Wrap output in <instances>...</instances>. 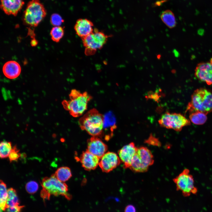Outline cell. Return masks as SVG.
Here are the masks:
<instances>
[{"instance_id": "cell-1", "label": "cell", "mask_w": 212, "mask_h": 212, "mask_svg": "<svg viewBox=\"0 0 212 212\" xmlns=\"http://www.w3.org/2000/svg\"><path fill=\"white\" fill-rule=\"evenodd\" d=\"M104 120V115L96 109L89 110L78 120L81 129L85 130L92 136L102 138Z\"/></svg>"}, {"instance_id": "cell-2", "label": "cell", "mask_w": 212, "mask_h": 212, "mask_svg": "<svg viewBox=\"0 0 212 212\" xmlns=\"http://www.w3.org/2000/svg\"><path fill=\"white\" fill-rule=\"evenodd\" d=\"M69 100L62 102L64 108L69 111L74 117L81 115L87 109L89 102L92 97L87 92H82L76 89L71 90L69 95Z\"/></svg>"}, {"instance_id": "cell-3", "label": "cell", "mask_w": 212, "mask_h": 212, "mask_svg": "<svg viewBox=\"0 0 212 212\" xmlns=\"http://www.w3.org/2000/svg\"><path fill=\"white\" fill-rule=\"evenodd\" d=\"M41 184L42 189L40 192V196L44 200H49L51 195L62 196L68 200H70L72 198L68 193L67 185L59 180L53 174L50 177L43 178Z\"/></svg>"}, {"instance_id": "cell-4", "label": "cell", "mask_w": 212, "mask_h": 212, "mask_svg": "<svg viewBox=\"0 0 212 212\" xmlns=\"http://www.w3.org/2000/svg\"><path fill=\"white\" fill-rule=\"evenodd\" d=\"M196 111L206 114L212 111V92L204 88L196 90L191 96L186 111Z\"/></svg>"}, {"instance_id": "cell-5", "label": "cell", "mask_w": 212, "mask_h": 212, "mask_svg": "<svg viewBox=\"0 0 212 212\" xmlns=\"http://www.w3.org/2000/svg\"><path fill=\"white\" fill-rule=\"evenodd\" d=\"M47 11L39 0H31L28 3L22 16L26 25L32 27L37 26L46 16Z\"/></svg>"}, {"instance_id": "cell-6", "label": "cell", "mask_w": 212, "mask_h": 212, "mask_svg": "<svg viewBox=\"0 0 212 212\" xmlns=\"http://www.w3.org/2000/svg\"><path fill=\"white\" fill-rule=\"evenodd\" d=\"M154 163L153 155L147 148L144 146L138 147L129 168L136 173L146 172Z\"/></svg>"}, {"instance_id": "cell-7", "label": "cell", "mask_w": 212, "mask_h": 212, "mask_svg": "<svg viewBox=\"0 0 212 212\" xmlns=\"http://www.w3.org/2000/svg\"><path fill=\"white\" fill-rule=\"evenodd\" d=\"M173 180L177 190L181 191L184 196L188 197L191 194L197 193L198 189L195 186L193 177L190 173L189 169H184Z\"/></svg>"}, {"instance_id": "cell-8", "label": "cell", "mask_w": 212, "mask_h": 212, "mask_svg": "<svg viewBox=\"0 0 212 212\" xmlns=\"http://www.w3.org/2000/svg\"><path fill=\"white\" fill-rule=\"evenodd\" d=\"M109 36L102 32L95 29L89 35L82 38L85 48V53L87 55L94 54L98 49H101L107 40Z\"/></svg>"}, {"instance_id": "cell-9", "label": "cell", "mask_w": 212, "mask_h": 212, "mask_svg": "<svg viewBox=\"0 0 212 212\" xmlns=\"http://www.w3.org/2000/svg\"><path fill=\"white\" fill-rule=\"evenodd\" d=\"M158 122L160 126L177 131H181L184 127L191 124L190 121L183 115L168 112L163 114Z\"/></svg>"}, {"instance_id": "cell-10", "label": "cell", "mask_w": 212, "mask_h": 212, "mask_svg": "<svg viewBox=\"0 0 212 212\" xmlns=\"http://www.w3.org/2000/svg\"><path fill=\"white\" fill-rule=\"evenodd\" d=\"M194 75L198 80L208 85L212 84V59L209 61L198 63L195 69Z\"/></svg>"}, {"instance_id": "cell-11", "label": "cell", "mask_w": 212, "mask_h": 212, "mask_svg": "<svg viewBox=\"0 0 212 212\" xmlns=\"http://www.w3.org/2000/svg\"><path fill=\"white\" fill-rule=\"evenodd\" d=\"M99 165L102 171L109 173L117 167L121 161L119 156L115 153L106 152L100 158Z\"/></svg>"}, {"instance_id": "cell-12", "label": "cell", "mask_w": 212, "mask_h": 212, "mask_svg": "<svg viewBox=\"0 0 212 212\" xmlns=\"http://www.w3.org/2000/svg\"><path fill=\"white\" fill-rule=\"evenodd\" d=\"M138 148L133 142H131L123 146L118 151V156L124 168H130Z\"/></svg>"}, {"instance_id": "cell-13", "label": "cell", "mask_w": 212, "mask_h": 212, "mask_svg": "<svg viewBox=\"0 0 212 212\" xmlns=\"http://www.w3.org/2000/svg\"><path fill=\"white\" fill-rule=\"evenodd\" d=\"M87 149L100 159L106 153L108 148L99 137L92 136L87 140Z\"/></svg>"}, {"instance_id": "cell-14", "label": "cell", "mask_w": 212, "mask_h": 212, "mask_svg": "<svg viewBox=\"0 0 212 212\" xmlns=\"http://www.w3.org/2000/svg\"><path fill=\"white\" fill-rule=\"evenodd\" d=\"M24 3L23 0H1L0 8L5 14L16 16Z\"/></svg>"}, {"instance_id": "cell-15", "label": "cell", "mask_w": 212, "mask_h": 212, "mask_svg": "<svg viewBox=\"0 0 212 212\" xmlns=\"http://www.w3.org/2000/svg\"><path fill=\"white\" fill-rule=\"evenodd\" d=\"M100 159L98 157L87 150L81 154L79 160L84 169L90 171L96 168L99 165Z\"/></svg>"}, {"instance_id": "cell-16", "label": "cell", "mask_w": 212, "mask_h": 212, "mask_svg": "<svg viewBox=\"0 0 212 212\" xmlns=\"http://www.w3.org/2000/svg\"><path fill=\"white\" fill-rule=\"evenodd\" d=\"M93 24L90 20L85 19H78L76 22L74 29L76 34L82 38L91 33L94 31Z\"/></svg>"}, {"instance_id": "cell-17", "label": "cell", "mask_w": 212, "mask_h": 212, "mask_svg": "<svg viewBox=\"0 0 212 212\" xmlns=\"http://www.w3.org/2000/svg\"><path fill=\"white\" fill-rule=\"evenodd\" d=\"M116 128L115 118L111 113L104 115L103 135L102 138L108 140L113 136L114 130Z\"/></svg>"}, {"instance_id": "cell-18", "label": "cell", "mask_w": 212, "mask_h": 212, "mask_svg": "<svg viewBox=\"0 0 212 212\" xmlns=\"http://www.w3.org/2000/svg\"><path fill=\"white\" fill-rule=\"evenodd\" d=\"M4 74L7 78L14 79L17 77L21 72V68L17 62L11 61L6 62L3 67Z\"/></svg>"}, {"instance_id": "cell-19", "label": "cell", "mask_w": 212, "mask_h": 212, "mask_svg": "<svg viewBox=\"0 0 212 212\" xmlns=\"http://www.w3.org/2000/svg\"><path fill=\"white\" fill-rule=\"evenodd\" d=\"M160 19L163 23L169 28H174L176 25V21L173 12L170 10L163 11L160 16Z\"/></svg>"}, {"instance_id": "cell-20", "label": "cell", "mask_w": 212, "mask_h": 212, "mask_svg": "<svg viewBox=\"0 0 212 212\" xmlns=\"http://www.w3.org/2000/svg\"><path fill=\"white\" fill-rule=\"evenodd\" d=\"M207 114L198 111H194L190 112L189 119L193 123L196 125H202L207 120Z\"/></svg>"}, {"instance_id": "cell-21", "label": "cell", "mask_w": 212, "mask_h": 212, "mask_svg": "<svg viewBox=\"0 0 212 212\" xmlns=\"http://www.w3.org/2000/svg\"><path fill=\"white\" fill-rule=\"evenodd\" d=\"M53 175L59 180L63 182L68 180L72 176L70 169L67 167L59 168Z\"/></svg>"}, {"instance_id": "cell-22", "label": "cell", "mask_w": 212, "mask_h": 212, "mask_svg": "<svg viewBox=\"0 0 212 212\" xmlns=\"http://www.w3.org/2000/svg\"><path fill=\"white\" fill-rule=\"evenodd\" d=\"M0 211L2 212L5 211L7 208V201L8 193L6 184L1 180H0Z\"/></svg>"}, {"instance_id": "cell-23", "label": "cell", "mask_w": 212, "mask_h": 212, "mask_svg": "<svg viewBox=\"0 0 212 212\" xmlns=\"http://www.w3.org/2000/svg\"><path fill=\"white\" fill-rule=\"evenodd\" d=\"M8 197L7 201V208L18 205H19V200L16 191L12 188L8 190Z\"/></svg>"}, {"instance_id": "cell-24", "label": "cell", "mask_w": 212, "mask_h": 212, "mask_svg": "<svg viewBox=\"0 0 212 212\" xmlns=\"http://www.w3.org/2000/svg\"><path fill=\"white\" fill-rule=\"evenodd\" d=\"M11 143L10 142L3 141L0 144V157L1 158L8 157L12 149Z\"/></svg>"}, {"instance_id": "cell-25", "label": "cell", "mask_w": 212, "mask_h": 212, "mask_svg": "<svg viewBox=\"0 0 212 212\" xmlns=\"http://www.w3.org/2000/svg\"><path fill=\"white\" fill-rule=\"evenodd\" d=\"M64 34L63 28L60 26L53 27L50 32L52 39L54 41L58 42L63 37Z\"/></svg>"}, {"instance_id": "cell-26", "label": "cell", "mask_w": 212, "mask_h": 212, "mask_svg": "<svg viewBox=\"0 0 212 212\" xmlns=\"http://www.w3.org/2000/svg\"><path fill=\"white\" fill-rule=\"evenodd\" d=\"M21 154L19 153V150L16 146H14L9 155L8 157L10 162L17 161L21 157Z\"/></svg>"}, {"instance_id": "cell-27", "label": "cell", "mask_w": 212, "mask_h": 212, "mask_svg": "<svg viewBox=\"0 0 212 212\" xmlns=\"http://www.w3.org/2000/svg\"><path fill=\"white\" fill-rule=\"evenodd\" d=\"M25 188L26 191L28 193L34 194L37 191L38 188V185L36 182L31 181L26 183Z\"/></svg>"}, {"instance_id": "cell-28", "label": "cell", "mask_w": 212, "mask_h": 212, "mask_svg": "<svg viewBox=\"0 0 212 212\" xmlns=\"http://www.w3.org/2000/svg\"><path fill=\"white\" fill-rule=\"evenodd\" d=\"M50 22L51 24L55 26H59L64 22V20L59 14H54L51 16Z\"/></svg>"}, {"instance_id": "cell-29", "label": "cell", "mask_w": 212, "mask_h": 212, "mask_svg": "<svg viewBox=\"0 0 212 212\" xmlns=\"http://www.w3.org/2000/svg\"><path fill=\"white\" fill-rule=\"evenodd\" d=\"M146 143L151 145L160 146L161 143L158 139L151 134L148 138L145 141Z\"/></svg>"}, {"instance_id": "cell-30", "label": "cell", "mask_w": 212, "mask_h": 212, "mask_svg": "<svg viewBox=\"0 0 212 212\" xmlns=\"http://www.w3.org/2000/svg\"><path fill=\"white\" fill-rule=\"evenodd\" d=\"M24 207L23 206L18 205L9 207L6 210V212H21Z\"/></svg>"}, {"instance_id": "cell-31", "label": "cell", "mask_w": 212, "mask_h": 212, "mask_svg": "<svg viewBox=\"0 0 212 212\" xmlns=\"http://www.w3.org/2000/svg\"><path fill=\"white\" fill-rule=\"evenodd\" d=\"M124 212H136V209L133 205H128L125 207Z\"/></svg>"}, {"instance_id": "cell-32", "label": "cell", "mask_w": 212, "mask_h": 212, "mask_svg": "<svg viewBox=\"0 0 212 212\" xmlns=\"http://www.w3.org/2000/svg\"><path fill=\"white\" fill-rule=\"evenodd\" d=\"M38 44V42L37 40L35 39H33L31 42V44L32 46H35Z\"/></svg>"}]
</instances>
